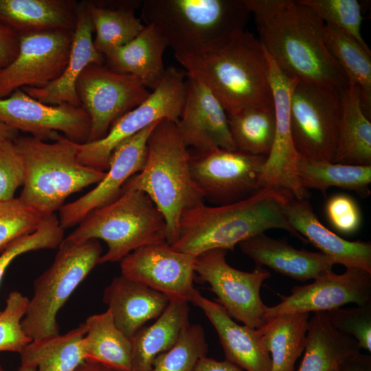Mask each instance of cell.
<instances>
[{
  "label": "cell",
  "mask_w": 371,
  "mask_h": 371,
  "mask_svg": "<svg viewBox=\"0 0 371 371\" xmlns=\"http://www.w3.org/2000/svg\"><path fill=\"white\" fill-rule=\"evenodd\" d=\"M19 44L20 35L0 21V71L16 58Z\"/></svg>",
  "instance_id": "46"
},
{
  "label": "cell",
  "mask_w": 371,
  "mask_h": 371,
  "mask_svg": "<svg viewBox=\"0 0 371 371\" xmlns=\"http://www.w3.org/2000/svg\"><path fill=\"white\" fill-rule=\"evenodd\" d=\"M84 323L64 335L32 340L19 353L21 365L36 371H73L85 361Z\"/></svg>",
  "instance_id": "34"
},
{
  "label": "cell",
  "mask_w": 371,
  "mask_h": 371,
  "mask_svg": "<svg viewBox=\"0 0 371 371\" xmlns=\"http://www.w3.org/2000/svg\"><path fill=\"white\" fill-rule=\"evenodd\" d=\"M325 212L329 223L339 233L352 234L361 227V210L356 201L348 194L332 196L326 203Z\"/></svg>",
  "instance_id": "45"
},
{
  "label": "cell",
  "mask_w": 371,
  "mask_h": 371,
  "mask_svg": "<svg viewBox=\"0 0 371 371\" xmlns=\"http://www.w3.org/2000/svg\"><path fill=\"white\" fill-rule=\"evenodd\" d=\"M0 371H5L1 363H0Z\"/></svg>",
  "instance_id": "52"
},
{
  "label": "cell",
  "mask_w": 371,
  "mask_h": 371,
  "mask_svg": "<svg viewBox=\"0 0 371 371\" xmlns=\"http://www.w3.org/2000/svg\"><path fill=\"white\" fill-rule=\"evenodd\" d=\"M146 193L166 223L167 243L176 240L182 212L205 203L190 167V150L179 131L177 122L161 120L151 132L143 169L131 177L122 191Z\"/></svg>",
  "instance_id": "5"
},
{
  "label": "cell",
  "mask_w": 371,
  "mask_h": 371,
  "mask_svg": "<svg viewBox=\"0 0 371 371\" xmlns=\"http://www.w3.org/2000/svg\"><path fill=\"white\" fill-rule=\"evenodd\" d=\"M93 25V43L103 56L135 38L144 28L135 14L142 1H85Z\"/></svg>",
  "instance_id": "30"
},
{
  "label": "cell",
  "mask_w": 371,
  "mask_h": 371,
  "mask_svg": "<svg viewBox=\"0 0 371 371\" xmlns=\"http://www.w3.org/2000/svg\"><path fill=\"white\" fill-rule=\"evenodd\" d=\"M141 20L153 25L175 55L218 48L245 31V0H144Z\"/></svg>",
  "instance_id": "4"
},
{
  "label": "cell",
  "mask_w": 371,
  "mask_h": 371,
  "mask_svg": "<svg viewBox=\"0 0 371 371\" xmlns=\"http://www.w3.org/2000/svg\"><path fill=\"white\" fill-rule=\"evenodd\" d=\"M194 371H243V370L227 360L217 361L205 356L199 359Z\"/></svg>",
  "instance_id": "48"
},
{
  "label": "cell",
  "mask_w": 371,
  "mask_h": 371,
  "mask_svg": "<svg viewBox=\"0 0 371 371\" xmlns=\"http://www.w3.org/2000/svg\"><path fill=\"white\" fill-rule=\"evenodd\" d=\"M189 324L188 302L170 300L153 324L142 327L131 338L128 371H150L155 358L168 350Z\"/></svg>",
  "instance_id": "28"
},
{
  "label": "cell",
  "mask_w": 371,
  "mask_h": 371,
  "mask_svg": "<svg viewBox=\"0 0 371 371\" xmlns=\"http://www.w3.org/2000/svg\"><path fill=\"white\" fill-rule=\"evenodd\" d=\"M286 216L292 227L306 241L346 268L356 267L371 273V243L349 241L326 227L318 219L307 199L293 197L286 207Z\"/></svg>",
  "instance_id": "23"
},
{
  "label": "cell",
  "mask_w": 371,
  "mask_h": 371,
  "mask_svg": "<svg viewBox=\"0 0 371 371\" xmlns=\"http://www.w3.org/2000/svg\"><path fill=\"white\" fill-rule=\"evenodd\" d=\"M166 223L150 197L122 191L113 201L90 212L65 238L76 243L102 240L108 247L98 264L121 261L142 246L167 243Z\"/></svg>",
  "instance_id": "7"
},
{
  "label": "cell",
  "mask_w": 371,
  "mask_h": 371,
  "mask_svg": "<svg viewBox=\"0 0 371 371\" xmlns=\"http://www.w3.org/2000/svg\"><path fill=\"white\" fill-rule=\"evenodd\" d=\"M159 122L117 146L110 156L109 168L103 179L91 190L59 210V221L64 229L79 224L90 212L120 195L125 183L143 169L147 157L148 140Z\"/></svg>",
  "instance_id": "19"
},
{
  "label": "cell",
  "mask_w": 371,
  "mask_h": 371,
  "mask_svg": "<svg viewBox=\"0 0 371 371\" xmlns=\"http://www.w3.org/2000/svg\"><path fill=\"white\" fill-rule=\"evenodd\" d=\"M227 250L212 249L195 258L194 271L208 283L221 304L232 317L243 324L259 328L266 322L267 305L260 297L263 282L270 273L262 268L251 272L234 268L226 260Z\"/></svg>",
  "instance_id": "12"
},
{
  "label": "cell",
  "mask_w": 371,
  "mask_h": 371,
  "mask_svg": "<svg viewBox=\"0 0 371 371\" xmlns=\"http://www.w3.org/2000/svg\"><path fill=\"white\" fill-rule=\"evenodd\" d=\"M189 302L204 313L215 328L227 361L245 371H271L270 354L257 328L237 324L221 304L195 288Z\"/></svg>",
  "instance_id": "22"
},
{
  "label": "cell",
  "mask_w": 371,
  "mask_h": 371,
  "mask_svg": "<svg viewBox=\"0 0 371 371\" xmlns=\"http://www.w3.org/2000/svg\"><path fill=\"white\" fill-rule=\"evenodd\" d=\"M19 136V132L0 121V142L14 141Z\"/></svg>",
  "instance_id": "50"
},
{
  "label": "cell",
  "mask_w": 371,
  "mask_h": 371,
  "mask_svg": "<svg viewBox=\"0 0 371 371\" xmlns=\"http://www.w3.org/2000/svg\"><path fill=\"white\" fill-rule=\"evenodd\" d=\"M177 125L188 148L194 150L217 148L236 150L223 106L208 88L187 73L184 101Z\"/></svg>",
  "instance_id": "20"
},
{
  "label": "cell",
  "mask_w": 371,
  "mask_h": 371,
  "mask_svg": "<svg viewBox=\"0 0 371 371\" xmlns=\"http://www.w3.org/2000/svg\"><path fill=\"white\" fill-rule=\"evenodd\" d=\"M167 47L156 27L145 25L135 38L104 56L105 65L113 71L135 76L153 91L165 75L163 56Z\"/></svg>",
  "instance_id": "26"
},
{
  "label": "cell",
  "mask_w": 371,
  "mask_h": 371,
  "mask_svg": "<svg viewBox=\"0 0 371 371\" xmlns=\"http://www.w3.org/2000/svg\"><path fill=\"white\" fill-rule=\"evenodd\" d=\"M338 368L339 371H371L370 356L358 351L348 357Z\"/></svg>",
  "instance_id": "47"
},
{
  "label": "cell",
  "mask_w": 371,
  "mask_h": 371,
  "mask_svg": "<svg viewBox=\"0 0 371 371\" xmlns=\"http://www.w3.org/2000/svg\"><path fill=\"white\" fill-rule=\"evenodd\" d=\"M258 41L276 65L300 81L342 89L348 81L330 54L324 23L300 0H245Z\"/></svg>",
  "instance_id": "1"
},
{
  "label": "cell",
  "mask_w": 371,
  "mask_h": 371,
  "mask_svg": "<svg viewBox=\"0 0 371 371\" xmlns=\"http://www.w3.org/2000/svg\"><path fill=\"white\" fill-rule=\"evenodd\" d=\"M78 5L74 0H0V21L19 35L74 30Z\"/></svg>",
  "instance_id": "27"
},
{
  "label": "cell",
  "mask_w": 371,
  "mask_h": 371,
  "mask_svg": "<svg viewBox=\"0 0 371 371\" xmlns=\"http://www.w3.org/2000/svg\"><path fill=\"white\" fill-rule=\"evenodd\" d=\"M73 371H117L101 363L85 360Z\"/></svg>",
  "instance_id": "49"
},
{
  "label": "cell",
  "mask_w": 371,
  "mask_h": 371,
  "mask_svg": "<svg viewBox=\"0 0 371 371\" xmlns=\"http://www.w3.org/2000/svg\"><path fill=\"white\" fill-rule=\"evenodd\" d=\"M0 121L42 141H54L62 133L77 144L88 142L91 121L81 107L69 104L48 105L22 89L0 98Z\"/></svg>",
  "instance_id": "16"
},
{
  "label": "cell",
  "mask_w": 371,
  "mask_h": 371,
  "mask_svg": "<svg viewBox=\"0 0 371 371\" xmlns=\"http://www.w3.org/2000/svg\"><path fill=\"white\" fill-rule=\"evenodd\" d=\"M50 265L34 282L21 326L32 340L57 335L58 311L98 264L102 249L98 240L76 243L64 238Z\"/></svg>",
  "instance_id": "8"
},
{
  "label": "cell",
  "mask_w": 371,
  "mask_h": 371,
  "mask_svg": "<svg viewBox=\"0 0 371 371\" xmlns=\"http://www.w3.org/2000/svg\"><path fill=\"white\" fill-rule=\"evenodd\" d=\"M74 30L20 35L17 56L0 71V98L25 87H43L57 79L68 62Z\"/></svg>",
  "instance_id": "14"
},
{
  "label": "cell",
  "mask_w": 371,
  "mask_h": 371,
  "mask_svg": "<svg viewBox=\"0 0 371 371\" xmlns=\"http://www.w3.org/2000/svg\"><path fill=\"white\" fill-rule=\"evenodd\" d=\"M28 303V297L21 293H9L5 306L0 312V352L20 353L32 341L21 326Z\"/></svg>",
  "instance_id": "41"
},
{
  "label": "cell",
  "mask_w": 371,
  "mask_h": 371,
  "mask_svg": "<svg viewBox=\"0 0 371 371\" xmlns=\"http://www.w3.org/2000/svg\"><path fill=\"white\" fill-rule=\"evenodd\" d=\"M312 9L326 25L355 39L370 49L361 33V7L357 0H300Z\"/></svg>",
  "instance_id": "39"
},
{
  "label": "cell",
  "mask_w": 371,
  "mask_h": 371,
  "mask_svg": "<svg viewBox=\"0 0 371 371\" xmlns=\"http://www.w3.org/2000/svg\"><path fill=\"white\" fill-rule=\"evenodd\" d=\"M297 174L304 189L318 190L324 196L330 187L353 191L361 198H366L371 193V166L343 164L299 157Z\"/></svg>",
  "instance_id": "35"
},
{
  "label": "cell",
  "mask_w": 371,
  "mask_h": 371,
  "mask_svg": "<svg viewBox=\"0 0 371 371\" xmlns=\"http://www.w3.org/2000/svg\"><path fill=\"white\" fill-rule=\"evenodd\" d=\"M341 115L334 163L371 166V122L365 113L358 87L340 89Z\"/></svg>",
  "instance_id": "29"
},
{
  "label": "cell",
  "mask_w": 371,
  "mask_h": 371,
  "mask_svg": "<svg viewBox=\"0 0 371 371\" xmlns=\"http://www.w3.org/2000/svg\"><path fill=\"white\" fill-rule=\"evenodd\" d=\"M359 351L357 341L335 329L326 312L309 318L304 355L297 371H333Z\"/></svg>",
  "instance_id": "31"
},
{
  "label": "cell",
  "mask_w": 371,
  "mask_h": 371,
  "mask_svg": "<svg viewBox=\"0 0 371 371\" xmlns=\"http://www.w3.org/2000/svg\"><path fill=\"white\" fill-rule=\"evenodd\" d=\"M333 371H339V368H337L336 369L333 370Z\"/></svg>",
  "instance_id": "53"
},
{
  "label": "cell",
  "mask_w": 371,
  "mask_h": 371,
  "mask_svg": "<svg viewBox=\"0 0 371 371\" xmlns=\"http://www.w3.org/2000/svg\"><path fill=\"white\" fill-rule=\"evenodd\" d=\"M227 118L236 150L267 157L276 129L273 104L247 107Z\"/></svg>",
  "instance_id": "37"
},
{
  "label": "cell",
  "mask_w": 371,
  "mask_h": 371,
  "mask_svg": "<svg viewBox=\"0 0 371 371\" xmlns=\"http://www.w3.org/2000/svg\"><path fill=\"white\" fill-rule=\"evenodd\" d=\"M175 57L188 74L209 89L227 115L273 104L267 54L248 31L218 48Z\"/></svg>",
  "instance_id": "3"
},
{
  "label": "cell",
  "mask_w": 371,
  "mask_h": 371,
  "mask_svg": "<svg viewBox=\"0 0 371 371\" xmlns=\"http://www.w3.org/2000/svg\"><path fill=\"white\" fill-rule=\"evenodd\" d=\"M267 56L276 129L271 149L261 168L260 184L262 188L284 190L296 199H307L308 192L302 187L297 174L300 156L291 129V95L298 80L282 71Z\"/></svg>",
  "instance_id": "15"
},
{
  "label": "cell",
  "mask_w": 371,
  "mask_h": 371,
  "mask_svg": "<svg viewBox=\"0 0 371 371\" xmlns=\"http://www.w3.org/2000/svg\"><path fill=\"white\" fill-rule=\"evenodd\" d=\"M93 32V25L85 1L79 3L69 58L63 72L45 87H25L22 89L31 97L48 105L69 104L80 106L76 93L78 78L89 65L105 63L104 56L95 47Z\"/></svg>",
  "instance_id": "21"
},
{
  "label": "cell",
  "mask_w": 371,
  "mask_h": 371,
  "mask_svg": "<svg viewBox=\"0 0 371 371\" xmlns=\"http://www.w3.org/2000/svg\"><path fill=\"white\" fill-rule=\"evenodd\" d=\"M64 234L56 214L43 217L36 229L17 238L1 252L0 284L7 268L16 257L29 251L58 247Z\"/></svg>",
  "instance_id": "40"
},
{
  "label": "cell",
  "mask_w": 371,
  "mask_h": 371,
  "mask_svg": "<svg viewBox=\"0 0 371 371\" xmlns=\"http://www.w3.org/2000/svg\"><path fill=\"white\" fill-rule=\"evenodd\" d=\"M84 324L85 360L101 363L117 371H128L131 363V341L117 327L111 313L106 310L91 315Z\"/></svg>",
  "instance_id": "33"
},
{
  "label": "cell",
  "mask_w": 371,
  "mask_h": 371,
  "mask_svg": "<svg viewBox=\"0 0 371 371\" xmlns=\"http://www.w3.org/2000/svg\"><path fill=\"white\" fill-rule=\"evenodd\" d=\"M242 252L257 267L267 266L295 280L315 279L324 271L332 269L334 261L322 252L297 249L286 241L271 238L265 233L238 244Z\"/></svg>",
  "instance_id": "25"
},
{
  "label": "cell",
  "mask_w": 371,
  "mask_h": 371,
  "mask_svg": "<svg viewBox=\"0 0 371 371\" xmlns=\"http://www.w3.org/2000/svg\"><path fill=\"white\" fill-rule=\"evenodd\" d=\"M23 162L14 141L0 142V201L14 198L23 183Z\"/></svg>",
  "instance_id": "44"
},
{
  "label": "cell",
  "mask_w": 371,
  "mask_h": 371,
  "mask_svg": "<svg viewBox=\"0 0 371 371\" xmlns=\"http://www.w3.org/2000/svg\"><path fill=\"white\" fill-rule=\"evenodd\" d=\"M195 258L174 249L168 243L142 246L120 261L121 275L156 290L170 300L189 302Z\"/></svg>",
  "instance_id": "18"
},
{
  "label": "cell",
  "mask_w": 371,
  "mask_h": 371,
  "mask_svg": "<svg viewBox=\"0 0 371 371\" xmlns=\"http://www.w3.org/2000/svg\"><path fill=\"white\" fill-rule=\"evenodd\" d=\"M292 198L284 190L266 188L232 203L213 207L203 203L186 210L170 246L196 257L212 249L233 250L242 241L272 229L286 231L304 243L286 216Z\"/></svg>",
  "instance_id": "2"
},
{
  "label": "cell",
  "mask_w": 371,
  "mask_h": 371,
  "mask_svg": "<svg viewBox=\"0 0 371 371\" xmlns=\"http://www.w3.org/2000/svg\"><path fill=\"white\" fill-rule=\"evenodd\" d=\"M291 129L301 157L333 162L341 115L340 89L298 80L291 95Z\"/></svg>",
  "instance_id": "9"
},
{
  "label": "cell",
  "mask_w": 371,
  "mask_h": 371,
  "mask_svg": "<svg viewBox=\"0 0 371 371\" xmlns=\"http://www.w3.org/2000/svg\"><path fill=\"white\" fill-rule=\"evenodd\" d=\"M266 156L222 148L190 150L192 176L205 199L219 205L245 199L260 190Z\"/></svg>",
  "instance_id": "13"
},
{
  "label": "cell",
  "mask_w": 371,
  "mask_h": 371,
  "mask_svg": "<svg viewBox=\"0 0 371 371\" xmlns=\"http://www.w3.org/2000/svg\"><path fill=\"white\" fill-rule=\"evenodd\" d=\"M350 303H371V273L356 267L346 268L341 274L328 269L312 283L296 286L290 295H281L278 304L267 306L265 318L267 322L286 313L327 312Z\"/></svg>",
  "instance_id": "17"
},
{
  "label": "cell",
  "mask_w": 371,
  "mask_h": 371,
  "mask_svg": "<svg viewBox=\"0 0 371 371\" xmlns=\"http://www.w3.org/2000/svg\"><path fill=\"white\" fill-rule=\"evenodd\" d=\"M326 313L335 329L354 338L359 348L371 351V303Z\"/></svg>",
  "instance_id": "43"
},
{
  "label": "cell",
  "mask_w": 371,
  "mask_h": 371,
  "mask_svg": "<svg viewBox=\"0 0 371 371\" xmlns=\"http://www.w3.org/2000/svg\"><path fill=\"white\" fill-rule=\"evenodd\" d=\"M324 36L330 54L345 74L348 84L359 90L363 109L370 117L371 52L346 34L324 24Z\"/></svg>",
  "instance_id": "36"
},
{
  "label": "cell",
  "mask_w": 371,
  "mask_h": 371,
  "mask_svg": "<svg viewBox=\"0 0 371 371\" xmlns=\"http://www.w3.org/2000/svg\"><path fill=\"white\" fill-rule=\"evenodd\" d=\"M18 371H36V369L32 366L21 364Z\"/></svg>",
  "instance_id": "51"
},
{
  "label": "cell",
  "mask_w": 371,
  "mask_h": 371,
  "mask_svg": "<svg viewBox=\"0 0 371 371\" xmlns=\"http://www.w3.org/2000/svg\"><path fill=\"white\" fill-rule=\"evenodd\" d=\"M103 302L117 327L130 339L148 321L157 319L168 306L164 294L125 276L115 277L105 288Z\"/></svg>",
  "instance_id": "24"
},
{
  "label": "cell",
  "mask_w": 371,
  "mask_h": 371,
  "mask_svg": "<svg viewBox=\"0 0 371 371\" xmlns=\"http://www.w3.org/2000/svg\"><path fill=\"white\" fill-rule=\"evenodd\" d=\"M42 219L19 198L0 201V253L17 238L36 229Z\"/></svg>",
  "instance_id": "42"
},
{
  "label": "cell",
  "mask_w": 371,
  "mask_h": 371,
  "mask_svg": "<svg viewBox=\"0 0 371 371\" xmlns=\"http://www.w3.org/2000/svg\"><path fill=\"white\" fill-rule=\"evenodd\" d=\"M186 72L170 66L158 87L137 107L118 118L102 139L78 144V161L89 167L106 171L113 150L121 142L161 120L177 122L182 110Z\"/></svg>",
  "instance_id": "10"
},
{
  "label": "cell",
  "mask_w": 371,
  "mask_h": 371,
  "mask_svg": "<svg viewBox=\"0 0 371 371\" xmlns=\"http://www.w3.org/2000/svg\"><path fill=\"white\" fill-rule=\"evenodd\" d=\"M309 315L308 313L280 315L257 328L270 354L271 371H295V362L305 348Z\"/></svg>",
  "instance_id": "32"
},
{
  "label": "cell",
  "mask_w": 371,
  "mask_h": 371,
  "mask_svg": "<svg viewBox=\"0 0 371 371\" xmlns=\"http://www.w3.org/2000/svg\"><path fill=\"white\" fill-rule=\"evenodd\" d=\"M207 352L203 327L190 324L175 343L155 358L150 371H194L199 359Z\"/></svg>",
  "instance_id": "38"
},
{
  "label": "cell",
  "mask_w": 371,
  "mask_h": 371,
  "mask_svg": "<svg viewBox=\"0 0 371 371\" xmlns=\"http://www.w3.org/2000/svg\"><path fill=\"white\" fill-rule=\"evenodd\" d=\"M76 93L90 117L87 142H93L104 137L113 122L144 102L151 92L134 76L92 64L78 78Z\"/></svg>",
  "instance_id": "11"
},
{
  "label": "cell",
  "mask_w": 371,
  "mask_h": 371,
  "mask_svg": "<svg viewBox=\"0 0 371 371\" xmlns=\"http://www.w3.org/2000/svg\"><path fill=\"white\" fill-rule=\"evenodd\" d=\"M14 142L24 168L19 199L42 218L55 214L71 194L97 184L106 174L81 164L78 144L63 135L51 142L18 136Z\"/></svg>",
  "instance_id": "6"
}]
</instances>
